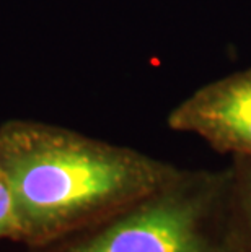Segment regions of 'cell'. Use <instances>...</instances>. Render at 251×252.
<instances>
[{"instance_id": "cell-3", "label": "cell", "mask_w": 251, "mask_h": 252, "mask_svg": "<svg viewBox=\"0 0 251 252\" xmlns=\"http://www.w3.org/2000/svg\"><path fill=\"white\" fill-rule=\"evenodd\" d=\"M167 127L230 159H251V65L196 88L170 109Z\"/></svg>"}, {"instance_id": "cell-2", "label": "cell", "mask_w": 251, "mask_h": 252, "mask_svg": "<svg viewBox=\"0 0 251 252\" xmlns=\"http://www.w3.org/2000/svg\"><path fill=\"white\" fill-rule=\"evenodd\" d=\"M28 252H247L228 200V169L178 171L129 207Z\"/></svg>"}, {"instance_id": "cell-4", "label": "cell", "mask_w": 251, "mask_h": 252, "mask_svg": "<svg viewBox=\"0 0 251 252\" xmlns=\"http://www.w3.org/2000/svg\"><path fill=\"white\" fill-rule=\"evenodd\" d=\"M227 169L232 220L245 251L251 252V159L232 158Z\"/></svg>"}, {"instance_id": "cell-1", "label": "cell", "mask_w": 251, "mask_h": 252, "mask_svg": "<svg viewBox=\"0 0 251 252\" xmlns=\"http://www.w3.org/2000/svg\"><path fill=\"white\" fill-rule=\"evenodd\" d=\"M0 168L15 202L17 243L35 249L121 212L179 166L69 127L15 117L0 124Z\"/></svg>"}, {"instance_id": "cell-5", "label": "cell", "mask_w": 251, "mask_h": 252, "mask_svg": "<svg viewBox=\"0 0 251 252\" xmlns=\"http://www.w3.org/2000/svg\"><path fill=\"white\" fill-rule=\"evenodd\" d=\"M17 213H15L12 189H10L3 169L0 168V241H17Z\"/></svg>"}]
</instances>
